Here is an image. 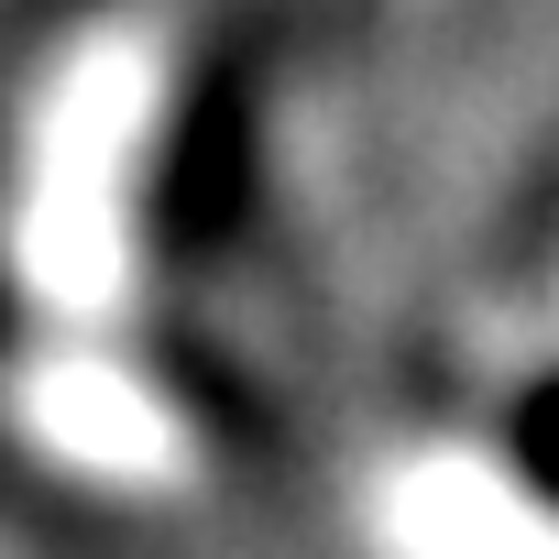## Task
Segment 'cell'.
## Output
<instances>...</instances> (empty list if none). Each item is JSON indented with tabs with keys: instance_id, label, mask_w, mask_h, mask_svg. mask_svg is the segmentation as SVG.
I'll use <instances>...</instances> for the list:
<instances>
[{
	"instance_id": "2",
	"label": "cell",
	"mask_w": 559,
	"mask_h": 559,
	"mask_svg": "<svg viewBox=\"0 0 559 559\" xmlns=\"http://www.w3.org/2000/svg\"><path fill=\"white\" fill-rule=\"evenodd\" d=\"M34 428L56 439V461H88V472H121V483H154V472L176 461V417H165L143 384L99 373V362H45Z\"/></svg>"
},
{
	"instance_id": "1",
	"label": "cell",
	"mask_w": 559,
	"mask_h": 559,
	"mask_svg": "<svg viewBox=\"0 0 559 559\" xmlns=\"http://www.w3.org/2000/svg\"><path fill=\"white\" fill-rule=\"evenodd\" d=\"M143 143V67L99 56L45 143H34V198H23V263L56 308H110L121 297V176Z\"/></svg>"
}]
</instances>
